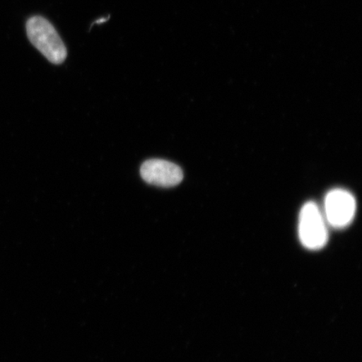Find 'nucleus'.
<instances>
[{"label":"nucleus","instance_id":"nucleus-1","mask_svg":"<svg viewBox=\"0 0 362 362\" xmlns=\"http://www.w3.org/2000/svg\"><path fill=\"white\" fill-rule=\"evenodd\" d=\"M30 42L53 64L64 62L67 51L64 42L51 22L42 16H33L26 23Z\"/></svg>","mask_w":362,"mask_h":362},{"label":"nucleus","instance_id":"nucleus-2","mask_svg":"<svg viewBox=\"0 0 362 362\" xmlns=\"http://www.w3.org/2000/svg\"><path fill=\"white\" fill-rule=\"evenodd\" d=\"M298 236L303 245L311 250L325 247L328 241L325 218L315 202L303 206L298 221Z\"/></svg>","mask_w":362,"mask_h":362},{"label":"nucleus","instance_id":"nucleus-3","mask_svg":"<svg viewBox=\"0 0 362 362\" xmlns=\"http://www.w3.org/2000/svg\"><path fill=\"white\" fill-rule=\"evenodd\" d=\"M356 203L354 197L346 189L330 191L325 200V218L334 228H344L354 219Z\"/></svg>","mask_w":362,"mask_h":362},{"label":"nucleus","instance_id":"nucleus-4","mask_svg":"<svg viewBox=\"0 0 362 362\" xmlns=\"http://www.w3.org/2000/svg\"><path fill=\"white\" fill-rule=\"evenodd\" d=\"M140 175L146 183L164 188L176 187L184 177L180 166L158 158L144 162L140 168Z\"/></svg>","mask_w":362,"mask_h":362}]
</instances>
